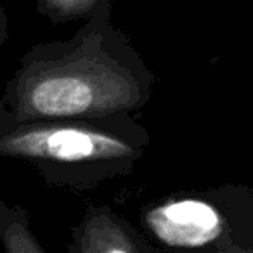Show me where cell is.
<instances>
[{
    "label": "cell",
    "mask_w": 253,
    "mask_h": 253,
    "mask_svg": "<svg viewBox=\"0 0 253 253\" xmlns=\"http://www.w3.org/2000/svg\"><path fill=\"white\" fill-rule=\"evenodd\" d=\"M7 12H5L4 7H0V49L4 45L5 39H7Z\"/></svg>",
    "instance_id": "cell-7"
},
{
    "label": "cell",
    "mask_w": 253,
    "mask_h": 253,
    "mask_svg": "<svg viewBox=\"0 0 253 253\" xmlns=\"http://www.w3.org/2000/svg\"><path fill=\"white\" fill-rule=\"evenodd\" d=\"M35 2L40 14L50 19L54 25H59L87 16L95 9L99 0H35Z\"/></svg>",
    "instance_id": "cell-6"
},
{
    "label": "cell",
    "mask_w": 253,
    "mask_h": 253,
    "mask_svg": "<svg viewBox=\"0 0 253 253\" xmlns=\"http://www.w3.org/2000/svg\"><path fill=\"white\" fill-rule=\"evenodd\" d=\"M146 224L167 245L200 246L224 231V220L211 205L200 200L167 201L146 213Z\"/></svg>",
    "instance_id": "cell-3"
},
{
    "label": "cell",
    "mask_w": 253,
    "mask_h": 253,
    "mask_svg": "<svg viewBox=\"0 0 253 253\" xmlns=\"http://www.w3.org/2000/svg\"><path fill=\"white\" fill-rule=\"evenodd\" d=\"M66 42L33 45L0 101L16 120H87L130 115L146 106L153 75L102 18Z\"/></svg>",
    "instance_id": "cell-1"
},
{
    "label": "cell",
    "mask_w": 253,
    "mask_h": 253,
    "mask_svg": "<svg viewBox=\"0 0 253 253\" xmlns=\"http://www.w3.org/2000/svg\"><path fill=\"white\" fill-rule=\"evenodd\" d=\"M70 253H141L128 229L108 208H90L73 229Z\"/></svg>",
    "instance_id": "cell-4"
},
{
    "label": "cell",
    "mask_w": 253,
    "mask_h": 253,
    "mask_svg": "<svg viewBox=\"0 0 253 253\" xmlns=\"http://www.w3.org/2000/svg\"><path fill=\"white\" fill-rule=\"evenodd\" d=\"M148 142L130 115L16 120L0 101V156L28 163L52 187L87 189L128 173Z\"/></svg>",
    "instance_id": "cell-2"
},
{
    "label": "cell",
    "mask_w": 253,
    "mask_h": 253,
    "mask_svg": "<svg viewBox=\"0 0 253 253\" xmlns=\"http://www.w3.org/2000/svg\"><path fill=\"white\" fill-rule=\"evenodd\" d=\"M0 243L4 253H47L32 231L30 213L0 196Z\"/></svg>",
    "instance_id": "cell-5"
}]
</instances>
